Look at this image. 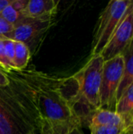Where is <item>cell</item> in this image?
Listing matches in <instances>:
<instances>
[{"instance_id": "obj_1", "label": "cell", "mask_w": 133, "mask_h": 134, "mask_svg": "<svg viewBox=\"0 0 133 134\" xmlns=\"http://www.w3.org/2000/svg\"><path fill=\"white\" fill-rule=\"evenodd\" d=\"M7 73L16 79L34 106L42 130L60 122L80 120L73 111V106L81 97L78 83L73 75L56 78L26 68Z\"/></svg>"}, {"instance_id": "obj_2", "label": "cell", "mask_w": 133, "mask_h": 134, "mask_svg": "<svg viewBox=\"0 0 133 134\" xmlns=\"http://www.w3.org/2000/svg\"><path fill=\"white\" fill-rule=\"evenodd\" d=\"M0 87V134H42L39 115L16 79Z\"/></svg>"}, {"instance_id": "obj_3", "label": "cell", "mask_w": 133, "mask_h": 134, "mask_svg": "<svg viewBox=\"0 0 133 134\" xmlns=\"http://www.w3.org/2000/svg\"><path fill=\"white\" fill-rule=\"evenodd\" d=\"M133 0H113L101 12L92 43L91 56L101 54Z\"/></svg>"}, {"instance_id": "obj_4", "label": "cell", "mask_w": 133, "mask_h": 134, "mask_svg": "<svg viewBox=\"0 0 133 134\" xmlns=\"http://www.w3.org/2000/svg\"><path fill=\"white\" fill-rule=\"evenodd\" d=\"M104 60L100 54L91 56L73 76L78 83L82 98L96 109L100 108V86Z\"/></svg>"}, {"instance_id": "obj_5", "label": "cell", "mask_w": 133, "mask_h": 134, "mask_svg": "<svg viewBox=\"0 0 133 134\" xmlns=\"http://www.w3.org/2000/svg\"><path fill=\"white\" fill-rule=\"evenodd\" d=\"M125 71L122 54L104 61L100 86V108L115 111L117 93Z\"/></svg>"}, {"instance_id": "obj_6", "label": "cell", "mask_w": 133, "mask_h": 134, "mask_svg": "<svg viewBox=\"0 0 133 134\" xmlns=\"http://www.w3.org/2000/svg\"><path fill=\"white\" fill-rule=\"evenodd\" d=\"M133 40V2L101 53L104 61L123 53Z\"/></svg>"}, {"instance_id": "obj_7", "label": "cell", "mask_w": 133, "mask_h": 134, "mask_svg": "<svg viewBox=\"0 0 133 134\" xmlns=\"http://www.w3.org/2000/svg\"><path fill=\"white\" fill-rule=\"evenodd\" d=\"M52 20H39L24 17L15 27L12 39L26 44L28 48L36 38L42 36L51 26Z\"/></svg>"}, {"instance_id": "obj_8", "label": "cell", "mask_w": 133, "mask_h": 134, "mask_svg": "<svg viewBox=\"0 0 133 134\" xmlns=\"http://www.w3.org/2000/svg\"><path fill=\"white\" fill-rule=\"evenodd\" d=\"M57 5L58 2L54 0H29L22 16L39 20H52L56 14Z\"/></svg>"}, {"instance_id": "obj_9", "label": "cell", "mask_w": 133, "mask_h": 134, "mask_svg": "<svg viewBox=\"0 0 133 134\" xmlns=\"http://www.w3.org/2000/svg\"><path fill=\"white\" fill-rule=\"evenodd\" d=\"M93 126H125L122 117L116 112L107 109H97L92 114L88 128ZM127 128V127H126Z\"/></svg>"}, {"instance_id": "obj_10", "label": "cell", "mask_w": 133, "mask_h": 134, "mask_svg": "<svg viewBox=\"0 0 133 134\" xmlns=\"http://www.w3.org/2000/svg\"><path fill=\"white\" fill-rule=\"evenodd\" d=\"M115 111L122 117L128 129L133 122V82L118 100Z\"/></svg>"}, {"instance_id": "obj_11", "label": "cell", "mask_w": 133, "mask_h": 134, "mask_svg": "<svg viewBox=\"0 0 133 134\" xmlns=\"http://www.w3.org/2000/svg\"><path fill=\"white\" fill-rule=\"evenodd\" d=\"M125 59L124 75L117 93V102L126 89L133 82V40L122 53Z\"/></svg>"}, {"instance_id": "obj_12", "label": "cell", "mask_w": 133, "mask_h": 134, "mask_svg": "<svg viewBox=\"0 0 133 134\" xmlns=\"http://www.w3.org/2000/svg\"><path fill=\"white\" fill-rule=\"evenodd\" d=\"M82 122L78 119L60 122L42 130V134H84Z\"/></svg>"}, {"instance_id": "obj_13", "label": "cell", "mask_w": 133, "mask_h": 134, "mask_svg": "<svg viewBox=\"0 0 133 134\" xmlns=\"http://www.w3.org/2000/svg\"><path fill=\"white\" fill-rule=\"evenodd\" d=\"M30 59V49L24 42L15 41L14 68L15 71H21L26 68Z\"/></svg>"}, {"instance_id": "obj_14", "label": "cell", "mask_w": 133, "mask_h": 134, "mask_svg": "<svg viewBox=\"0 0 133 134\" xmlns=\"http://www.w3.org/2000/svg\"><path fill=\"white\" fill-rule=\"evenodd\" d=\"M0 15L6 21H8L9 24H11L14 27L18 22H20L24 18L22 16V13H19L16 9H14L13 7L10 4L3 9V10L2 11Z\"/></svg>"}, {"instance_id": "obj_15", "label": "cell", "mask_w": 133, "mask_h": 134, "mask_svg": "<svg viewBox=\"0 0 133 134\" xmlns=\"http://www.w3.org/2000/svg\"><path fill=\"white\" fill-rule=\"evenodd\" d=\"M91 134H124L128 133L125 126H93L89 128Z\"/></svg>"}, {"instance_id": "obj_16", "label": "cell", "mask_w": 133, "mask_h": 134, "mask_svg": "<svg viewBox=\"0 0 133 134\" xmlns=\"http://www.w3.org/2000/svg\"><path fill=\"white\" fill-rule=\"evenodd\" d=\"M3 38H4L0 37V68H2V70L5 72H10L12 71H14L15 69L6 57Z\"/></svg>"}, {"instance_id": "obj_17", "label": "cell", "mask_w": 133, "mask_h": 134, "mask_svg": "<svg viewBox=\"0 0 133 134\" xmlns=\"http://www.w3.org/2000/svg\"><path fill=\"white\" fill-rule=\"evenodd\" d=\"M14 31V26L6 21L0 15V37L12 39Z\"/></svg>"}, {"instance_id": "obj_18", "label": "cell", "mask_w": 133, "mask_h": 134, "mask_svg": "<svg viewBox=\"0 0 133 134\" xmlns=\"http://www.w3.org/2000/svg\"><path fill=\"white\" fill-rule=\"evenodd\" d=\"M3 43H4V48H5L6 57L9 61L14 68L13 61H14V56H15V41L9 38H3Z\"/></svg>"}, {"instance_id": "obj_19", "label": "cell", "mask_w": 133, "mask_h": 134, "mask_svg": "<svg viewBox=\"0 0 133 134\" xmlns=\"http://www.w3.org/2000/svg\"><path fill=\"white\" fill-rule=\"evenodd\" d=\"M29 0H12L10 5L13 7L14 9H16L19 13H23V11L25 9Z\"/></svg>"}, {"instance_id": "obj_20", "label": "cell", "mask_w": 133, "mask_h": 134, "mask_svg": "<svg viewBox=\"0 0 133 134\" xmlns=\"http://www.w3.org/2000/svg\"><path fill=\"white\" fill-rule=\"evenodd\" d=\"M10 80L6 75L5 72L0 68V87L6 86L9 84Z\"/></svg>"}, {"instance_id": "obj_21", "label": "cell", "mask_w": 133, "mask_h": 134, "mask_svg": "<svg viewBox=\"0 0 133 134\" xmlns=\"http://www.w3.org/2000/svg\"><path fill=\"white\" fill-rule=\"evenodd\" d=\"M11 2L12 0H0V13H2V11L5 6H7L11 3Z\"/></svg>"}, {"instance_id": "obj_22", "label": "cell", "mask_w": 133, "mask_h": 134, "mask_svg": "<svg viewBox=\"0 0 133 134\" xmlns=\"http://www.w3.org/2000/svg\"><path fill=\"white\" fill-rule=\"evenodd\" d=\"M128 133L129 134H133V122L130 125V126L128 128Z\"/></svg>"}, {"instance_id": "obj_23", "label": "cell", "mask_w": 133, "mask_h": 134, "mask_svg": "<svg viewBox=\"0 0 133 134\" xmlns=\"http://www.w3.org/2000/svg\"><path fill=\"white\" fill-rule=\"evenodd\" d=\"M124 134H129V133H124Z\"/></svg>"}]
</instances>
